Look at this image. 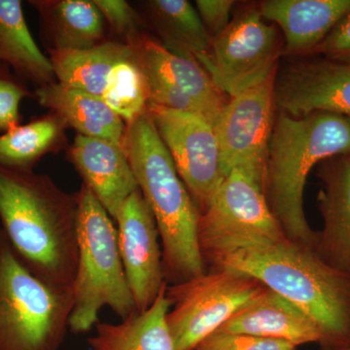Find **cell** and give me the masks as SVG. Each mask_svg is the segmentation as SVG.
<instances>
[{
    "instance_id": "cell-17",
    "label": "cell",
    "mask_w": 350,
    "mask_h": 350,
    "mask_svg": "<svg viewBox=\"0 0 350 350\" xmlns=\"http://www.w3.org/2000/svg\"><path fill=\"white\" fill-rule=\"evenodd\" d=\"M69 159L94 197L115 220L124 202L139 190L122 146L100 138L77 135Z\"/></svg>"
},
{
    "instance_id": "cell-22",
    "label": "cell",
    "mask_w": 350,
    "mask_h": 350,
    "mask_svg": "<svg viewBox=\"0 0 350 350\" xmlns=\"http://www.w3.org/2000/svg\"><path fill=\"white\" fill-rule=\"evenodd\" d=\"M0 63L38 87L56 78L49 57L32 38L20 0H0Z\"/></svg>"
},
{
    "instance_id": "cell-14",
    "label": "cell",
    "mask_w": 350,
    "mask_h": 350,
    "mask_svg": "<svg viewBox=\"0 0 350 350\" xmlns=\"http://www.w3.org/2000/svg\"><path fill=\"white\" fill-rule=\"evenodd\" d=\"M126 44L145 76L187 94L213 125L229 101L206 69L194 59L179 56L144 33Z\"/></svg>"
},
{
    "instance_id": "cell-7",
    "label": "cell",
    "mask_w": 350,
    "mask_h": 350,
    "mask_svg": "<svg viewBox=\"0 0 350 350\" xmlns=\"http://www.w3.org/2000/svg\"><path fill=\"white\" fill-rule=\"evenodd\" d=\"M254 278L227 269H214L199 278L167 288L172 310L167 326L176 350H195L202 340L264 289Z\"/></svg>"
},
{
    "instance_id": "cell-27",
    "label": "cell",
    "mask_w": 350,
    "mask_h": 350,
    "mask_svg": "<svg viewBox=\"0 0 350 350\" xmlns=\"http://www.w3.org/2000/svg\"><path fill=\"white\" fill-rule=\"evenodd\" d=\"M297 347L276 338L215 332L202 340L195 350H297Z\"/></svg>"
},
{
    "instance_id": "cell-5",
    "label": "cell",
    "mask_w": 350,
    "mask_h": 350,
    "mask_svg": "<svg viewBox=\"0 0 350 350\" xmlns=\"http://www.w3.org/2000/svg\"><path fill=\"white\" fill-rule=\"evenodd\" d=\"M78 196V262L69 329L83 334L98 323L105 306L122 320L137 310L120 254L114 221L85 184Z\"/></svg>"
},
{
    "instance_id": "cell-18",
    "label": "cell",
    "mask_w": 350,
    "mask_h": 350,
    "mask_svg": "<svg viewBox=\"0 0 350 350\" xmlns=\"http://www.w3.org/2000/svg\"><path fill=\"white\" fill-rule=\"evenodd\" d=\"M216 332L276 338L297 347L324 342L319 327L306 312L267 287Z\"/></svg>"
},
{
    "instance_id": "cell-10",
    "label": "cell",
    "mask_w": 350,
    "mask_h": 350,
    "mask_svg": "<svg viewBox=\"0 0 350 350\" xmlns=\"http://www.w3.org/2000/svg\"><path fill=\"white\" fill-rule=\"evenodd\" d=\"M202 254L223 244L287 238L269 208L262 185L243 170H232L199 221Z\"/></svg>"
},
{
    "instance_id": "cell-3",
    "label": "cell",
    "mask_w": 350,
    "mask_h": 350,
    "mask_svg": "<svg viewBox=\"0 0 350 350\" xmlns=\"http://www.w3.org/2000/svg\"><path fill=\"white\" fill-rule=\"evenodd\" d=\"M122 148L155 218L165 282L179 284L204 275L198 234L200 211L147 109L126 125Z\"/></svg>"
},
{
    "instance_id": "cell-20",
    "label": "cell",
    "mask_w": 350,
    "mask_h": 350,
    "mask_svg": "<svg viewBox=\"0 0 350 350\" xmlns=\"http://www.w3.org/2000/svg\"><path fill=\"white\" fill-rule=\"evenodd\" d=\"M167 288L145 312H137L118 324H96V334L88 340L92 349L176 350L167 322L172 306Z\"/></svg>"
},
{
    "instance_id": "cell-24",
    "label": "cell",
    "mask_w": 350,
    "mask_h": 350,
    "mask_svg": "<svg viewBox=\"0 0 350 350\" xmlns=\"http://www.w3.org/2000/svg\"><path fill=\"white\" fill-rule=\"evenodd\" d=\"M146 7L163 47L197 62L208 54L213 39L193 4L187 0H151Z\"/></svg>"
},
{
    "instance_id": "cell-16",
    "label": "cell",
    "mask_w": 350,
    "mask_h": 350,
    "mask_svg": "<svg viewBox=\"0 0 350 350\" xmlns=\"http://www.w3.org/2000/svg\"><path fill=\"white\" fill-rule=\"evenodd\" d=\"M265 20L282 31L283 57L312 56L350 10V0H265L257 4Z\"/></svg>"
},
{
    "instance_id": "cell-30",
    "label": "cell",
    "mask_w": 350,
    "mask_h": 350,
    "mask_svg": "<svg viewBox=\"0 0 350 350\" xmlns=\"http://www.w3.org/2000/svg\"><path fill=\"white\" fill-rule=\"evenodd\" d=\"M312 56L350 64V10L317 48Z\"/></svg>"
},
{
    "instance_id": "cell-29",
    "label": "cell",
    "mask_w": 350,
    "mask_h": 350,
    "mask_svg": "<svg viewBox=\"0 0 350 350\" xmlns=\"http://www.w3.org/2000/svg\"><path fill=\"white\" fill-rule=\"evenodd\" d=\"M94 2L112 31L123 38L125 43L142 33L139 16L128 2L124 0H94Z\"/></svg>"
},
{
    "instance_id": "cell-25",
    "label": "cell",
    "mask_w": 350,
    "mask_h": 350,
    "mask_svg": "<svg viewBox=\"0 0 350 350\" xmlns=\"http://www.w3.org/2000/svg\"><path fill=\"white\" fill-rule=\"evenodd\" d=\"M68 126L56 115L32 120L0 135V167L33 170L47 154L59 150L66 140Z\"/></svg>"
},
{
    "instance_id": "cell-23",
    "label": "cell",
    "mask_w": 350,
    "mask_h": 350,
    "mask_svg": "<svg viewBox=\"0 0 350 350\" xmlns=\"http://www.w3.org/2000/svg\"><path fill=\"white\" fill-rule=\"evenodd\" d=\"M49 54L57 82L100 98L115 64L131 52L128 44L103 41L89 49L50 50Z\"/></svg>"
},
{
    "instance_id": "cell-4",
    "label": "cell",
    "mask_w": 350,
    "mask_h": 350,
    "mask_svg": "<svg viewBox=\"0 0 350 350\" xmlns=\"http://www.w3.org/2000/svg\"><path fill=\"white\" fill-rule=\"evenodd\" d=\"M349 153L350 120L331 113L292 117L276 111L262 190L288 239L314 248L317 232L304 209L306 179L320 163Z\"/></svg>"
},
{
    "instance_id": "cell-26",
    "label": "cell",
    "mask_w": 350,
    "mask_h": 350,
    "mask_svg": "<svg viewBox=\"0 0 350 350\" xmlns=\"http://www.w3.org/2000/svg\"><path fill=\"white\" fill-rule=\"evenodd\" d=\"M100 98L126 125L146 111L149 103L148 82L131 55L115 64Z\"/></svg>"
},
{
    "instance_id": "cell-1",
    "label": "cell",
    "mask_w": 350,
    "mask_h": 350,
    "mask_svg": "<svg viewBox=\"0 0 350 350\" xmlns=\"http://www.w3.org/2000/svg\"><path fill=\"white\" fill-rule=\"evenodd\" d=\"M214 269L254 278L293 303L317 323L326 350L350 345V276L334 268L314 248L288 238L241 241L202 254Z\"/></svg>"
},
{
    "instance_id": "cell-6",
    "label": "cell",
    "mask_w": 350,
    "mask_h": 350,
    "mask_svg": "<svg viewBox=\"0 0 350 350\" xmlns=\"http://www.w3.org/2000/svg\"><path fill=\"white\" fill-rule=\"evenodd\" d=\"M72 308L73 292L34 275L0 229V350H59Z\"/></svg>"
},
{
    "instance_id": "cell-2",
    "label": "cell",
    "mask_w": 350,
    "mask_h": 350,
    "mask_svg": "<svg viewBox=\"0 0 350 350\" xmlns=\"http://www.w3.org/2000/svg\"><path fill=\"white\" fill-rule=\"evenodd\" d=\"M79 196L47 174L0 167L2 232L39 280L73 292L78 262Z\"/></svg>"
},
{
    "instance_id": "cell-32",
    "label": "cell",
    "mask_w": 350,
    "mask_h": 350,
    "mask_svg": "<svg viewBox=\"0 0 350 350\" xmlns=\"http://www.w3.org/2000/svg\"><path fill=\"white\" fill-rule=\"evenodd\" d=\"M347 350H350V345H349V349H347Z\"/></svg>"
},
{
    "instance_id": "cell-8",
    "label": "cell",
    "mask_w": 350,
    "mask_h": 350,
    "mask_svg": "<svg viewBox=\"0 0 350 350\" xmlns=\"http://www.w3.org/2000/svg\"><path fill=\"white\" fill-rule=\"evenodd\" d=\"M282 53L280 29L267 23L256 5L239 13L198 63L231 98L273 77Z\"/></svg>"
},
{
    "instance_id": "cell-13",
    "label": "cell",
    "mask_w": 350,
    "mask_h": 350,
    "mask_svg": "<svg viewBox=\"0 0 350 350\" xmlns=\"http://www.w3.org/2000/svg\"><path fill=\"white\" fill-rule=\"evenodd\" d=\"M114 222L120 254L137 312L148 310L167 287L158 227L140 190L124 202Z\"/></svg>"
},
{
    "instance_id": "cell-11",
    "label": "cell",
    "mask_w": 350,
    "mask_h": 350,
    "mask_svg": "<svg viewBox=\"0 0 350 350\" xmlns=\"http://www.w3.org/2000/svg\"><path fill=\"white\" fill-rule=\"evenodd\" d=\"M275 76L230 98L214 123L226 176L238 169L264 183L276 113Z\"/></svg>"
},
{
    "instance_id": "cell-9",
    "label": "cell",
    "mask_w": 350,
    "mask_h": 350,
    "mask_svg": "<svg viewBox=\"0 0 350 350\" xmlns=\"http://www.w3.org/2000/svg\"><path fill=\"white\" fill-rule=\"evenodd\" d=\"M147 111L200 213H204L226 177L213 124L197 113L152 103Z\"/></svg>"
},
{
    "instance_id": "cell-31",
    "label": "cell",
    "mask_w": 350,
    "mask_h": 350,
    "mask_svg": "<svg viewBox=\"0 0 350 350\" xmlns=\"http://www.w3.org/2000/svg\"><path fill=\"white\" fill-rule=\"evenodd\" d=\"M195 3L202 24L213 39L231 23L230 17L237 2L232 0H197Z\"/></svg>"
},
{
    "instance_id": "cell-28",
    "label": "cell",
    "mask_w": 350,
    "mask_h": 350,
    "mask_svg": "<svg viewBox=\"0 0 350 350\" xmlns=\"http://www.w3.org/2000/svg\"><path fill=\"white\" fill-rule=\"evenodd\" d=\"M5 64L0 63V131L12 130L20 125V105L29 92L9 75Z\"/></svg>"
},
{
    "instance_id": "cell-12",
    "label": "cell",
    "mask_w": 350,
    "mask_h": 350,
    "mask_svg": "<svg viewBox=\"0 0 350 350\" xmlns=\"http://www.w3.org/2000/svg\"><path fill=\"white\" fill-rule=\"evenodd\" d=\"M276 111L324 112L350 120V64L319 56L283 57L275 76Z\"/></svg>"
},
{
    "instance_id": "cell-19",
    "label": "cell",
    "mask_w": 350,
    "mask_h": 350,
    "mask_svg": "<svg viewBox=\"0 0 350 350\" xmlns=\"http://www.w3.org/2000/svg\"><path fill=\"white\" fill-rule=\"evenodd\" d=\"M36 96L41 107L56 115L78 135L100 138L122 146L126 123L100 96L64 86L59 82L38 87Z\"/></svg>"
},
{
    "instance_id": "cell-21",
    "label": "cell",
    "mask_w": 350,
    "mask_h": 350,
    "mask_svg": "<svg viewBox=\"0 0 350 350\" xmlns=\"http://www.w3.org/2000/svg\"><path fill=\"white\" fill-rule=\"evenodd\" d=\"M55 51L89 49L103 42L105 19L94 0L29 1Z\"/></svg>"
},
{
    "instance_id": "cell-15",
    "label": "cell",
    "mask_w": 350,
    "mask_h": 350,
    "mask_svg": "<svg viewBox=\"0 0 350 350\" xmlns=\"http://www.w3.org/2000/svg\"><path fill=\"white\" fill-rule=\"evenodd\" d=\"M321 183L317 204L323 220L314 250L332 267L350 276V153L317 165Z\"/></svg>"
}]
</instances>
